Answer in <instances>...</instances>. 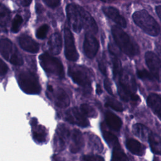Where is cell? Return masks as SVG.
I'll return each mask as SVG.
<instances>
[{"mask_svg": "<svg viewBox=\"0 0 161 161\" xmlns=\"http://www.w3.org/2000/svg\"><path fill=\"white\" fill-rule=\"evenodd\" d=\"M105 119L107 125L114 131H118L122 125L121 119L116 114L108 111L105 114Z\"/></svg>", "mask_w": 161, "mask_h": 161, "instance_id": "20", "label": "cell"}, {"mask_svg": "<svg viewBox=\"0 0 161 161\" xmlns=\"http://www.w3.org/2000/svg\"><path fill=\"white\" fill-rule=\"evenodd\" d=\"M65 119L72 124H75L81 127H87L89 123L86 116L77 108H72L65 113Z\"/></svg>", "mask_w": 161, "mask_h": 161, "instance_id": "10", "label": "cell"}, {"mask_svg": "<svg viewBox=\"0 0 161 161\" xmlns=\"http://www.w3.org/2000/svg\"><path fill=\"white\" fill-rule=\"evenodd\" d=\"M18 84L21 90L26 94H38L41 90L37 76L30 71H24L19 74Z\"/></svg>", "mask_w": 161, "mask_h": 161, "instance_id": "5", "label": "cell"}, {"mask_svg": "<svg viewBox=\"0 0 161 161\" xmlns=\"http://www.w3.org/2000/svg\"><path fill=\"white\" fill-rule=\"evenodd\" d=\"M67 16L70 26L76 33H79L82 28V23L77 5L68 4L66 8Z\"/></svg>", "mask_w": 161, "mask_h": 161, "instance_id": "9", "label": "cell"}, {"mask_svg": "<svg viewBox=\"0 0 161 161\" xmlns=\"http://www.w3.org/2000/svg\"><path fill=\"white\" fill-rule=\"evenodd\" d=\"M112 161H128V158L121 147L113 148L112 154Z\"/></svg>", "mask_w": 161, "mask_h": 161, "instance_id": "28", "label": "cell"}, {"mask_svg": "<svg viewBox=\"0 0 161 161\" xmlns=\"http://www.w3.org/2000/svg\"><path fill=\"white\" fill-rule=\"evenodd\" d=\"M106 106H109L113 109L117 111H122L123 110V108L122 104L116 99L108 97L106 99Z\"/></svg>", "mask_w": 161, "mask_h": 161, "instance_id": "29", "label": "cell"}, {"mask_svg": "<svg viewBox=\"0 0 161 161\" xmlns=\"http://www.w3.org/2000/svg\"><path fill=\"white\" fill-rule=\"evenodd\" d=\"M118 79V89H122L131 94H136V81L133 73L129 69H123Z\"/></svg>", "mask_w": 161, "mask_h": 161, "instance_id": "7", "label": "cell"}, {"mask_svg": "<svg viewBox=\"0 0 161 161\" xmlns=\"http://www.w3.org/2000/svg\"><path fill=\"white\" fill-rule=\"evenodd\" d=\"M19 43L20 47L25 51L35 53L39 51V45L30 36L26 35H23L19 38Z\"/></svg>", "mask_w": 161, "mask_h": 161, "instance_id": "15", "label": "cell"}, {"mask_svg": "<svg viewBox=\"0 0 161 161\" xmlns=\"http://www.w3.org/2000/svg\"><path fill=\"white\" fill-rule=\"evenodd\" d=\"M81 112L87 117L94 118L97 116V113L93 107L87 104H82L80 107Z\"/></svg>", "mask_w": 161, "mask_h": 161, "instance_id": "30", "label": "cell"}, {"mask_svg": "<svg viewBox=\"0 0 161 161\" xmlns=\"http://www.w3.org/2000/svg\"><path fill=\"white\" fill-rule=\"evenodd\" d=\"M65 55L66 58L72 62H75L79 58V53L76 50L74 36L67 27L64 28Z\"/></svg>", "mask_w": 161, "mask_h": 161, "instance_id": "8", "label": "cell"}, {"mask_svg": "<svg viewBox=\"0 0 161 161\" xmlns=\"http://www.w3.org/2000/svg\"><path fill=\"white\" fill-rule=\"evenodd\" d=\"M133 132L137 137L144 141L146 140L147 138L148 139L149 135L150 134L149 133L148 128L143 125L140 123L133 125Z\"/></svg>", "mask_w": 161, "mask_h": 161, "instance_id": "23", "label": "cell"}, {"mask_svg": "<svg viewBox=\"0 0 161 161\" xmlns=\"http://www.w3.org/2000/svg\"><path fill=\"white\" fill-rule=\"evenodd\" d=\"M136 75L139 79L142 80H156L151 72L145 69L137 70Z\"/></svg>", "mask_w": 161, "mask_h": 161, "instance_id": "31", "label": "cell"}, {"mask_svg": "<svg viewBox=\"0 0 161 161\" xmlns=\"http://www.w3.org/2000/svg\"><path fill=\"white\" fill-rule=\"evenodd\" d=\"M104 88L106 89V90L107 91V92L111 94V95H113V92L112 91V88H111V82L109 81V80L108 78H106L104 80Z\"/></svg>", "mask_w": 161, "mask_h": 161, "instance_id": "37", "label": "cell"}, {"mask_svg": "<svg viewBox=\"0 0 161 161\" xmlns=\"http://www.w3.org/2000/svg\"><path fill=\"white\" fill-rule=\"evenodd\" d=\"M84 159V161H104L103 157L98 155H86Z\"/></svg>", "mask_w": 161, "mask_h": 161, "instance_id": "36", "label": "cell"}, {"mask_svg": "<svg viewBox=\"0 0 161 161\" xmlns=\"http://www.w3.org/2000/svg\"><path fill=\"white\" fill-rule=\"evenodd\" d=\"M53 92H54V102L57 107L65 108L69 105L70 100L69 96L64 89L57 88V90L55 91H53Z\"/></svg>", "mask_w": 161, "mask_h": 161, "instance_id": "18", "label": "cell"}, {"mask_svg": "<svg viewBox=\"0 0 161 161\" xmlns=\"http://www.w3.org/2000/svg\"><path fill=\"white\" fill-rule=\"evenodd\" d=\"M45 133L44 131H42V130H38L36 131H34L33 132V138L35 140L38 142H43L45 140Z\"/></svg>", "mask_w": 161, "mask_h": 161, "instance_id": "34", "label": "cell"}, {"mask_svg": "<svg viewBox=\"0 0 161 161\" xmlns=\"http://www.w3.org/2000/svg\"><path fill=\"white\" fill-rule=\"evenodd\" d=\"M135 23L150 36H155L160 33V26L155 19L146 10L135 12L132 16Z\"/></svg>", "mask_w": 161, "mask_h": 161, "instance_id": "2", "label": "cell"}, {"mask_svg": "<svg viewBox=\"0 0 161 161\" xmlns=\"http://www.w3.org/2000/svg\"><path fill=\"white\" fill-rule=\"evenodd\" d=\"M57 134L56 136L57 145L60 149H62L65 147V139L67 138V136H69V130L67 128H65L64 126H60L57 130Z\"/></svg>", "mask_w": 161, "mask_h": 161, "instance_id": "24", "label": "cell"}, {"mask_svg": "<svg viewBox=\"0 0 161 161\" xmlns=\"http://www.w3.org/2000/svg\"><path fill=\"white\" fill-rule=\"evenodd\" d=\"M112 63H113V72L114 79H118L122 71L121 63L119 59L113 55L112 58Z\"/></svg>", "mask_w": 161, "mask_h": 161, "instance_id": "27", "label": "cell"}, {"mask_svg": "<svg viewBox=\"0 0 161 161\" xmlns=\"http://www.w3.org/2000/svg\"><path fill=\"white\" fill-rule=\"evenodd\" d=\"M43 3L50 8H55L60 4V0H42Z\"/></svg>", "mask_w": 161, "mask_h": 161, "instance_id": "35", "label": "cell"}, {"mask_svg": "<svg viewBox=\"0 0 161 161\" xmlns=\"http://www.w3.org/2000/svg\"><path fill=\"white\" fill-rule=\"evenodd\" d=\"M103 92V91H102V89H101V87L99 84H97L96 85V93L99 95H100L101 93Z\"/></svg>", "mask_w": 161, "mask_h": 161, "instance_id": "42", "label": "cell"}, {"mask_svg": "<svg viewBox=\"0 0 161 161\" xmlns=\"http://www.w3.org/2000/svg\"><path fill=\"white\" fill-rule=\"evenodd\" d=\"M23 23V18L20 15H16L13 19L12 26H11V31L13 33H17L22 25Z\"/></svg>", "mask_w": 161, "mask_h": 161, "instance_id": "32", "label": "cell"}, {"mask_svg": "<svg viewBox=\"0 0 161 161\" xmlns=\"http://www.w3.org/2000/svg\"><path fill=\"white\" fill-rule=\"evenodd\" d=\"M99 42L92 33H87L84 42V51L86 55L89 58H94L99 50Z\"/></svg>", "mask_w": 161, "mask_h": 161, "instance_id": "13", "label": "cell"}, {"mask_svg": "<svg viewBox=\"0 0 161 161\" xmlns=\"http://www.w3.org/2000/svg\"><path fill=\"white\" fill-rule=\"evenodd\" d=\"M48 47L50 52L54 54H59L62 49V38L59 33L52 34L48 41Z\"/></svg>", "mask_w": 161, "mask_h": 161, "instance_id": "17", "label": "cell"}, {"mask_svg": "<svg viewBox=\"0 0 161 161\" xmlns=\"http://www.w3.org/2000/svg\"><path fill=\"white\" fill-rule=\"evenodd\" d=\"M49 27L47 25H43L41 26L36 32V36L39 39H43L46 37Z\"/></svg>", "mask_w": 161, "mask_h": 161, "instance_id": "33", "label": "cell"}, {"mask_svg": "<svg viewBox=\"0 0 161 161\" xmlns=\"http://www.w3.org/2000/svg\"><path fill=\"white\" fill-rule=\"evenodd\" d=\"M39 61L40 65L46 72L54 75L60 79L64 78V67L58 58L50 54L43 53L39 56Z\"/></svg>", "mask_w": 161, "mask_h": 161, "instance_id": "4", "label": "cell"}, {"mask_svg": "<svg viewBox=\"0 0 161 161\" xmlns=\"http://www.w3.org/2000/svg\"><path fill=\"white\" fill-rule=\"evenodd\" d=\"M9 9L0 3V26L4 27L6 25L9 19Z\"/></svg>", "mask_w": 161, "mask_h": 161, "instance_id": "26", "label": "cell"}, {"mask_svg": "<svg viewBox=\"0 0 161 161\" xmlns=\"http://www.w3.org/2000/svg\"><path fill=\"white\" fill-rule=\"evenodd\" d=\"M77 8L80 14L82 28L87 31V33H96L98 31V28L94 18L82 7L77 6Z\"/></svg>", "mask_w": 161, "mask_h": 161, "instance_id": "12", "label": "cell"}, {"mask_svg": "<svg viewBox=\"0 0 161 161\" xmlns=\"http://www.w3.org/2000/svg\"><path fill=\"white\" fill-rule=\"evenodd\" d=\"M145 62L150 72L156 80H159L161 70V60L160 58L153 52L148 51L145 55Z\"/></svg>", "mask_w": 161, "mask_h": 161, "instance_id": "11", "label": "cell"}, {"mask_svg": "<svg viewBox=\"0 0 161 161\" xmlns=\"http://www.w3.org/2000/svg\"><path fill=\"white\" fill-rule=\"evenodd\" d=\"M102 10L104 14L107 16L109 18L112 19L114 23H116L119 27L126 28V21L124 17L119 14L118 9L116 8L109 6V7H103Z\"/></svg>", "mask_w": 161, "mask_h": 161, "instance_id": "14", "label": "cell"}, {"mask_svg": "<svg viewBox=\"0 0 161 161\" xmlns=\"http://www.w3.org/2000/svg\"><path fill=\"white\" fill-rule=\"evenodd\" d=\"M101 1H103V2H104V3H112V2L114 1L115 0H101Z\"/></svg>", "mask_w": 161, "mask_h": 161, "instance_id": "44", "label": "cell"}, {"mask_svg": "<svg viewBox=\"0 0 161 161\" xmlns=\"http://www.w3.org/2000/svg\"><path fill=\"white\" fill-rule=\"evenodd\" d=\"M68 73L72 80L88 92L91 89V74L87 69L79 65H71Z\"/></svg>", "mask_w": 161, "mask_h": 161, "instance_id": "3", "label": "cell"}, {"mask_svg": "<svg viewBox=\"0 0 161 161\" xmlns=\"http://www.w3.org/2000/svg\"><path fill=\"white\" fill-rule=\"evenodd\" d=\"M0 52L2 56L11 64L19 66L23 64V59L14 44L7 38L0 40Z\"/></svg>", "mask_w": 161, "mask_h": 161, "instance_id": "6", "label": "cell"}, {"mask_svg": "<svg viewBox=\"0 0 161 161\" xmlns=\"http://www.w3.org/2000/svg\"><path fill=\"white\" fill-rule=\"evenodd\" d=\"M155 11H156V13H157L158 16L159 17V18L161 20V6H157L155 8Z\"/></svg>", "mask_w": 161, "mask_h": 161, "instance_id": "41", "label": "cell"}, {"mask_svg": "<svg viewBox=\"0 0 161 161\" xmlns=\"http://www.w3.org/2000/svg\"><path fill=\"white\" fill-rule=\"evenodd\" d=\"M84 146V140L82 133L78 129H74L72 135V141L70 145V151L75 153L79 152Z\"/></svg>", "mask_w": 161, "mask_h": 161, "instance_id": "16", "label": "cell"}, {"mask_svg": "<svg viewBox=\"0 0 161 161\" xmlns=\"http://www.w3.org/2000/svg\"><path fill=\"white\" fill-rule=\"evenodd\" d=\"M126 145L127 148L135 155L142 156L145 153V147L141 143L135 139L131 138L127 140Z\"/></svg>", "mask_w": 161, "mask_h": 161, "instance_id": "21", "label": "cell"}, {"mask_svg": "<svg viewBox=\"0 0 161 161\" xmlns=\"http://www.w3.org/2000/svg\"><path fill=\"white\" fill-rule=\"evenodd\" d=\"M147 104L153 113L161 119V96L157 94H151L147 98Z\"/></svg>", "mask_w": 161, "mask_h": 161, "instance_id": "19", "label": "cell"}, {"mask_svg": "<svg viewBox=\"0 0 161 161\" xmlns=\"http://www.w3.org/2000/svg\"><path fill=\"white\" fill-rule=\"evenodd\" d=\"M148 141L152 152L155 154L161 155V137L155 133H152L149 135Z\"/></svg>", "mask_w": 161, "mask_h": 161, "instance_id": "22", "label": "cell"}, {"mask_svg": "<svg viewBox=\"0 0 161 161\" xmlns=\"http://www.w3.org/2000/svg\"><path fill=\"white\" fill-rule=\"evenodd\" d=\"M98 67L100 70V71L102 72V74L104 75H107V70H106V66L105 64V62L103 60H101L99 61L98 62Z\"/></svg>", "mask_w": 161, "mask_h": 161, "instance_id": "38", "label": "cell"}, {"mask_svg": "<svg viewBox=\"0 0 161 161\" xmlns=\"http://www.w3.org/2000/svg\"><path fill=\"white\" fill-rule=\"evenodd\" d=\"M32 0H21V3L23 6H28L31 3Z\"/></svg>", "mask_w": 161, "mask_h": 161, "instance_id": "40", "label": "cell"}, {"mask_svg": "<svg viewBox=\"0 0 161 161\" xmlns=\"http://www.w3.org/2000/svg\"><path fill=\"white\" fill-rule=\"evenodd\" d=\"M103 134L104 140L110 147H112L113 148L120 147L118 138L114 135L107 131H104Z\"/></svg>", "mask_w": 161, "mask_h": 161, "instance_id": "25", "label": "cell"}, {"mask_svg": "<svg viewBox=\"0 0 161 161\" xmlns=\"http://www.w3.org/2000/svg\"><path fill=\"white\" fill-rule=\"evenodd\" d=\"M8 70V67L6 64L0 59V75H3L6 74Z\"/></svg>", "mask_w": 161, "mask_h": 161, "instance_id": "39", "label": "cell"}, {"mask_svg": "<svg viewBox=\"0 0 161 161\" xmlns=\"http://www.w3.org/2000/svg\"><path fill=\"white\" fill-rule=\"evenodd\" d=\"M47 90H48L50 92H52L54 91L53 87H52L51 85H48V86H47Z\"/></svg>", "mask_w": 161, "mask_h": 161, "instance_id": "43", "label": "cell"}, {"mask_svg": "<svg viewBox=\"0 0 161 161\" xmlns=\"http://www.w3.org/2000/svg\"><path fill=\"white\" fill-rule=\"evenodd\" d=\"M114 40L119 50L130 57H134L139 52L138 47L132 42L130 37L119 26L114 25L111 28Z\"/></svg>", "mask_w": 161, "mask_h": 161, "instance_id": "1", "label": "cell"}]
</instances>
